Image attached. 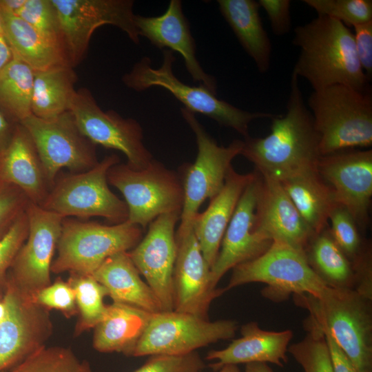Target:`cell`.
<instances>
[{
	"mask_svg": "<svg viewBox=\"0 0 372 372\" xmlns=\"http://www.w3.org/2000/svg\"><path fill=\"white\" fill-rule=\"evenodd\" d=\"M12 57V53L6 38L0 37V72Z\"/></svg>",
	"mask_w": 372,
	"mask_h": 372,
	"instance_id": "681fc988",
	"label": "cell"
},
{
	"mask_svg": "<svg viewBox=\"0 0 372 372\" xmlns=\"http://www.w3.org/2000/svg\"><path fill=\"white\" fill-rule=\"evenodd\" d=\"M180 113L194 134L197 155L192 164H185L183 174L180 176L184 202L176 236H183L192 231L193 221L200 205L223 188L232 167V161L241 154L244 145L243 141L237 139L227 146L218 145L194 113L185 107L180 108Z\"/></svg>",
	"mask_w": 372,
	"mask_h": 372,
	"instance_id": "ba28073f",
	"label": "cell"
},
{
	"mask_svg": "<svg viewBox=\"0 0 372 372\" xmlns=\"http://www.w3.org/2000/svg\"><path fill=\"white\" fill-rule=\"evenodd\" d=\"M3 299L6 314L0 323V372L13 368L45 345L52 333L50 310L22 293L9 278Z\"/></svg>",
	"mask_w": 372,
	"mask_h": 372,
	"instance_id": "9a60e30c",
	"label": "cell"
},
{
	"mask_svg": "<svg viewBox=\"0 0 372 372\" xmlns=\"http://www.w3.org/2000/svg\"><path fill=\"white\" fill-rule=\"evenodd\" d=\"M245 372H273L267 363L252 362L245 364Z\"/></svg>",
	"mask_w": 372,
	"mask_h": 372,
	"instance_id": "f907efd6",
	"label": "cell"
},
{
	"mask_svg": "<svg viewBox=\"0 0 372 372\" xmlns=\"http://www.w3.org/2000/svg\"><path fill=\"white\" fill-rule=\"evenodd\" d=\"M241 337L234 340L226 348L209 351L205 357L216 360L210 364L218 371L226 364L252 362L271 363L282 367L288 362L287 353L289 342L293 337L291 330L266 331L256 322L242 325Z\"/></svg>",
	"mask_w": 372,
	"mask_h": 372,
	"instance_id": "cb8c5ba5",
	"label": "cell"
},
{
	"mask_svg": "<svg viewBox=\"0 0 372 372\" xmlns=\"http://www.w3.org/2000/svg\"><path fill=\"white\" fill-rule=\"evenodd\" d=\"M12 123L0 110V155L8 147L12 137L16 123Z\"/></svg>",
	"mask_w": 372,
	"mask_h": 372,
	"instance_id": "7dc6e473",
	"label": "cell"
},
{
	"mask_svg": "<svg viewBox=\"0 0 372 372\" xmlns=\"http://www.w3.org/2000/svg\"><path fill=\"white\" fill-rule=\"evenodd\" d=\"M271 119L270 133L264 138H245L240 155L251 162L260 174L279 181L317 168L321 156L319 136L293 74L286 113Z\"/></svg>",
	"mask_w": 372,
	"mask_h": 372,
	"instance_id": "6da1fadb",
	"label": "cell"
},
{
	"mask_svg": "<svg viewBox=\"0 0 372 372\" xmlns=\"http://www.w3.org/2000/svg\"><path fill=\"white\" fill-rule=\"evenodd\" d=\"M107 179L125 198L127 221L143 229L160 215L182 211L184 190L180 174L158 161L154 159L140 170L118 163L109 169Z\"/></svg>",
	"mask_w": 372,
	"mask_h": 372,
	"instance_id": "9c48e42d",
	"label": "cell"
},
{
	"mask_svg": "<svg viewBox=\"0 0 372 372\" xmlns=\"http://www.w3.org/2000/svg\"><path fill=\"white\" fill-rule=\"evenodd\" d=\"M28 235V220L25 210L15 220L0 240V280L4 278L17 253Z\"/></svg>",
	"mask_w": 372,
	"mask_h": 372,
	"instance_id": "b9f144b4",
	"label": "cell"
},
{
	"mask_svg": "<svg viewBox=\"0 0 372 372\" xmlns=\"http://www.w3.org/2000/svg\"><path fill=\"white\" fill-rule=\"evenodd\" d=\"M293 297L331 335L358 372H372V298L353 289L329 286L319 296L300 293Z\"/></svg>",
	"mask_w": 372,
	"mask_h": 372,
	"instance_id": "3957f363",
	"label": "cell"
},
{
	"mask_svg": "<svg viewBox=\"0 0 372 372\" xmlns=\"http://www.w3.org/2000/svg\"><path fill=\"white\" fill-rule=\"evenodd\" d=\"M317 171L336 203L350 212L358 227L365 228L372 198V150L351 149L321 156Z\"/></svg>",
	"mask_w": 372,
	"mask_h": 372,
	"instance_id": "e0dca14e",
	"label": "cell"
},
{
	"mask_svg": "<svg viewBox=\"0 0 372 372\" xmlns=\"http://www.w3.org/2000/svg\"><path fill=\"white\" fill-rule=\"evenodd\" d=\"M218 372H240L238 365L236 364H226L222 366Z\"/></svg>",
	"mask_w": 372,
	"mask_h": 372,
	"instance_id": "816d5d0a",
	"label": "cell"
},
{
	"mask_svg": "<svg viewBox=\"0 0 372 372\" xmlns=\"http://www.w3.org/2000/svg\"><path fill=\"white\" fill-rule=\"evenodd\" d=\"M4 36L3 17L0 9V37Z\"/></svg>",
	"mask_w": 372,
	"mask_h": 372,
	"instance_id": "db71d44e",
	"label": "cell"
},
{
	"mask_svg": "<svg viewBox=\"0 0 372 372\" xmlns=\"http://www.w3.org/2000/svg\"><path fill=\"white\" fill-rule=\"evenodd\" d=\"M34 71L12 55L0 72V110L14 123L32 115Z\"/></svg>",
	"mask_w": 372,
	"mask_h": 372,
	"instance_id": "d6a6232c",
	"label": "cell"
},
{
	"mask_svg": "<svg viewBox=\"0 0 372 372\" xmlns=\"http://www.w3.org/2000/svg\"><path fill=\"white\" fill-rule=\"evenodd\" d=\"M176 258L173 273L174 310L207 319L211 302L224 289L211 284V268L205 261L193 230L176 236Z\"/></svg>",
	"mask_w": 372,
	"mask_h": 372,
	"instance_id": "ffe728a7",
	"label": "cell"
},
{
	"mask_svg": "<svg viewBox=\"0 0 372 372\" xmlns=\"http://www.w3.org/2000/svg\"><path fill=\"white\" fill-rule=\"evenodd\" d=\"M69 110L79 130L90 141L95 145L120 151L131 168L143 169L154 159L143 143L141 124L113 110H103L87 88L76 90Z\"/></svg>",
	"mask_w": 372,
	"mask_h": 372,
	"instance_id": "5bb4252c",
	"label": "cell"
},
{
	"mask_svg": "<svg viewBox=\"0 0 372 372\" xmlns=\"http://www.w3.org/2000/svg\"><path fill=\"white\" fill-rule=\"evenodd\" d=\"M219 10L239 43L253 59L260 73L267 72L271 64V43L254 0H218Z\"/></svg>",
	"mask_w": 372,
	"mask_h": 372,
	"instance_id": "83f0119b",
	"label": "cell"
},
{
	"mask_svg": "<svg viewBox=\"0 0 372 372\" xmlns=\"http://www.w3.org/2000/svg\"><path fill=\"white\" fill-rule=\"evenodd\" d=\"M304 251L311 267L328 286L355 289L357 276L353 262L335 242L329 227L316 234Z\"/></svg>",
	"mask_w": 372,
	"mask_h": 372,
	"instance_id": "1f68e13d",
	"label": "cell"
},
{
	"mask_svg": "<svg viewBox=\"0 0 372 372\" xmlns=\"http://www.w3.org/2000/svg\"><path fill=\"white\" fill-rule=\"evenodd\" d=\"M356 53L362 69L370 81L372 76V21L353 26Z\"/></svg>",
	"mask_w": 372,
	"mask_h": 372,
	"instance_id": "f6af8a7d",
	"label": "cell"
},
{
	"mask_svg": "<svg viewBox=\"0 0 372 372\" xmlns=\"http://www.w3.org/2000/svg\"><path fill=\"white\" fill-rule=\"evenodd\" d=\"M120 161L112 154L87 171L56 178L41 207L63 218L101 216L112 225L127 221V205L110 190L107 179L109 169Z\"/></svg>",
	"mask_w": 372,
	"mask_h": 372,
	"instance_id": "30bf717a",
	"label": "cell"
},
{
	"mask_svg": "<svg viewBox=\"0 0 372 372\" xmlns=\"http://www.w3.org/2000/svg\"><path fill=\"white\" fill-rule=\"evenodd\" d=\"M15 15L56 45L66 56L59 17L52 0H26Z\"/></svg>",
	"mask_w": 372,
	"mask_h": 372,
	"instance_id": "8d00e7d4",
	"label": "cell"
},
{
	"mask_svg": "<svg viewBox=\"0 0 372 372\" xmlns=\"http://www.w3.org/2000/svg\"><path fill=\"white\" fill-rule=\"evenodd\" d=\"M258 229L266 238L305 249L314 232L304 220L280 182L261 175Z\"/></svg>",
	"mask_w": 372,
	"mask_h": 372,
	"instance_id": "7402d4cb",
	"label": "cell"
},
{
	"mask_svg": "<svg viewBox=\"0 0 372 372\" xmlns=\"http://www.w3.org/2000/svg\"><path fill=\"white\" fill-rule=\"evenodd\" d=\"M322 331L329 347L333 372H358L351 360L331 335L327 331L323 330Z\"/></svg>",
	"mask_w": 372,
	"mask_h": 372,
	"instance_id": "bcb514c9",
	"label": "cell"
},
{
	"mask_svg": "<svg viewBox=\"0 0 372 372\" xmlns=\"http://www.w3.org/2000/svg\"><path fill=\"white\" fill-rule=\"evenodd\" d=\"M292 41L300 52L292 74L306 79L313 91L335 84L360 90L369 87L353 32L340 21L318 15L294 29Z\"/></svg>",
	"mask_w": 372,
	"mask_h": 372,
	"instance_id": "7a4b0ae2",
	"label": "cell"
},
{
	"mask_svg": "<svg viewBox=\"0 0 372 372\" xmlns=\"http://www.w3.org/2000/svg\"><path fill=\"white\" fill-rule=\"evenodd\" d=\"M319 136L321 156L372 145V97L360 90L335 84L315 90L308 99Z\"/></svg>",
	"mask_w": 372,
	"mask_h": 372,
	"instance_id": "277c9868",
	"label": "cell"
},
{
	"mask_svg": "<svg viewBox=\"0 0 372 372\" xmlns=\"http://www.w3.org/2000/svg\"><path fill=\"white\" fill-rule=\"evenodd\" d=\"M9 372H92L88 362L80 360L69 348L40 347Z\"/></svg>",
	"mask_w": 372,
	"mask_h": 372,
	"instance_id": "d590c367",
	"label": "cell"
},
{
	"mask_svg": "<svg viewBox=\"0 0 372 372\" xmlns=\"http://www.w3.org/2000/svg\"><path fill=\"white\" fill-rule=\"evenodd\" d=\"M0 182L17 187L29 201L40 206L52 189L36 146L21 123L16 124L8 147L0 155Z\"/></svg>",
	"mask_w": 372,
	"mask_h": 372,
	"instance_id": "603a6c76",
	"label": "cell"
},
{
	"mask_svg": "<svg viewBox=\"0 0 372 372\" xmlns=\"http://www.w3.org/2000/svg\"><path fill=\"white\" fill-rule=\"evenodd\" d=\"M304 338L289 346V353L304 372H333L324 333L309 316L304 320Z\"/></svg>",
	"mask_w": 372,
	"mask_h": 372,
	"instance_id": "e575fe53",
	"label": "cell"
},
{
	"mask_svg": "<svg viewBox=\"0 0 372 372\" xmlns=\"http://www.w3.org/2000/svg\"><path fill=\"white\" fill-rule=\"evenodd\" d=\"M329 220V232L335 242L351 262L357 260L365 249L352 215L344 207L337 204L331 211Z\"/></svg>",
	"mask_w": 372,
	"mask_h": 372,
	"instance_id": "f35d334b",
	"label": "cell"
},
{
	"mask_svg": "<svg viewBox=\"0 0 372 372\" xmlns=\"http://www.w3.org/2000/svg\"><path fill=\"white\" fill-rule=\"evenodd\" d=\"M260 185L261 176L256 171L238 200L211 268L210 280L214 288L229 270L260 256L273 242L258 229L257 205Z\"/></svg>",
	"mask_w": 372,
	"mask_h": 372,
	"instance_id": "d6986e66",
	"label": "cell"
},
{
	"mask_svg": "<svg viewBox=\"0 0 372 372\" xmlns=\"http://www.w3.org/2000/svg\"><path fill=\"white\" fill-rule=\"evenodd\" d=\"M2 12V11H1ZM4 37L12 55L34 71L69 65L63 51L15 14L3 12Z\"/></svg>",
	"mask_w": 372,
	"mask_h": 372,
	"instance_id": "f546056e",
	"label": "cell"
},
{
	"mask_svg": "<svg viewBox=\"0 0 372 372\" xmlns=\"http://www.w3.org/2000/svg\"><path fill=\"white\" fill-rule=\"evenodd\" d=\"M318 15L340 21L347 27L372 21L371 0H304Z\"/></svg>",
	"mask_w": 372,
	"mask_h": 372,
	"instance_id": "74e56055",
	"label": "cell"
},
{
	"mask_svg": "<svg viewBox=\"0 0 372 372\" xmlns=\"http://www.w3.org/2000/svg\"><path fill=\"white\" fill-rule=\"evenodd\" d=\"M59 17L69 65L75 68L84 59L94 32L111 25L138 44L132 0H52Z\"/></svg>",
	"mask_w": 372,
	"mask_h": 372,
	"instance_id": "7c38bea8",
	"label": "cell"
},
{
	"mask_svg": "<svg viewBox=\"0 0 372 372\" xmlns=\"http://www.w3.org/2000/svg\"><path fill=\"white\" fill-rule=\"evenodd\" d=\"M205 367L199 354L182 355H154L133 372H201Z\"/></svg>",
	"mask_w": 372,
	"mask_h": 372,
	"instance_id": "60d3db41",
	"label": "cell"
},
{
	"mask_svg": "<svg viewBox=\"0 0 372 372\" xmlns=\"http://www.w3.org/2000/svg\"><path fill=\"white\" fill-rule=\"evenodd\" d=\"M25 212L28 235L10 267L9 278L31 297L52 283L51 266L63 218L30 201Z\"/></svg>",
	"mask_w": 372,
	"mask_h": 372,
	"instance_id": "2e32d148",
	"label": "cell"
},
{
	"mask_svg": "<svg viewBox=\"0 0 372 372\" xmlns=\"http://www.w3.org/2000/svg\"><path fill=\"white\" fill-rule=\"evenodd\" d=\"M181 212L160 215L129 255L156 296L162 311L174 310L173 273L176 258L175 227Z\"/></svg>",
	"mask_w": 372,
	"mask_h": 372,
	"instance_id": "ac0fdd59",
	"label": "cell"
},
{
	"mask_svg": "<svg viewBox=\"0 0 372 372\" xmlns=\"http://www.w3.org/2000/svg\"><path fill=\"white\" fill-rule=\"evenodd\" d=\"M255 172L239 174L233 167L229 171L224 185L211 199L208 207L195 216L192 230L203 256L210 268L214 265L227 227L238 200Z\"/></svg>",
	"mask_w": 372,
	"mask_h": 372,
	"instance_id": "d4e9b609",
	"label": "cell"
},
{
	"mask_svg": "<svg viewBox=\"0 0 372 372\" xmlns=\"http://www.w3.org/2000/svg\"><path fill=\"white\" fill-rule=\"evenodd\" d=\"M142 229L127 220L107 225L65 218L51 272L92 275L111 256L132 249L143 238Z\"/></svg>",
	"mask_w": 372,
	"mask_h": 372,
	"instance_id": "8992f818",
	"label": "cell"
},
{
	"mask_svg": "<svg viewBox=\"0 0 372 372\" xmlns=\"http://www.w3.org/2000/svg\"><path fill=\"white\" fill-rule=\"evenodd\" d=\"M5 281H6V280H5L4 278L0 280V287L1 286V285H3V284L5 282ZM0 291H1V290H0ZM0 295H1V294H0ZM1 299H2V298H0V300H1Z\"/></svg>",
	"mask_w": 372,
	"mask_h": 372,
	"instance_id": "11a10c76",
	"label": "cell"
},
{
	"mask_svg": "<svg viewBox=\"0 0 372 372\" xmlns=\"http://www.w3.org/2000/svg\"><path fill=\"white\" fill-rule=\"evenodd\" d=\"M280 182L315 234L328 227L329 214L337 203L331 189L320 176L317 168Z\"/></svg>",
	"mask_w": 372,
	"mask_h": 372,
	"instance_id": "f1b7e54d",
	"label": "cell"
},
{
	"mask_svg": "<svg viewBox=\"0 0 372 372\" xmlns=\"http://www.w3.org/2000/svg\"><path fill=\"white\" fill-rule=\"evenodd\" d=\"M77 79L74 68L68 65L34 71L32 114L47 119L68 111Z\"/></svg>",
	"mask_w": 372,
	"mask_h": 372,
	"instance_id": "4dcf8cb0",
	"label": "cell"
},
{
	"mask_svg": "<svg viewBox=\"0 0 372 372\" xmlns=\"http://www.w3.org/2000/svg\"><path fill=\"white\" fill-rule=\"evenodd\" d=\"M25 2L26 0H0V9L3 12L16 14Z\"/></svg>",
	"mask_w": 372,
	"mask_h": 372,
	"instance_id": "c3c4849f",
	"label": "cell"
},
{
	"mask_svg": "<svg viewBox=\"0 0 372 372\" xmlns=\"http://www.w3.org/2000/svg\"><path fill=\"white\" fill-rule=\"evenodd\" d=\"M37 304L50 310L60 311L67 318L78 313L74 292L68 282L61 278L31 296Z\"/></svg>",
	"mask_w": 372,
	"mask_h": 372,
	"instance_id": "ab89813d",
	"label": "cell"
},
{
	"mask_svg": "<svg viewBox=\"0 0 372 372\" xmlns=\"http://www.w3.org/2000/svg\"><path fill=\"white\" fill-rule=\"evenodd\" d=\"M251 282L266 284L262 295L277 302L291 294L319 296L329 287L311 267L304 249L276 241L260 256L235 266L223 289Z\"/></svg>",
	"mask_w": 372,
	"mask_h": 372,
	"instance_id": "52a82bcc",
	"label": "cell"
},
{
	"mask_svg": "<svg viewBox=\"0 0 372 372\" xmlns=\"http://www.w3.org/2000/svg\"><path fill=\"white\" fill-rule=\"evenodd\" d=\"M113 302L132 305L151 313L162 311L159 302L132 262L128 251L107 258L92 274Z\"/></svg>",
	"mask_w": 372,
	"mask_h": 372,
	"instance_id": "484cf974",
	"label": "cell"
},
{
	"mask_svg": "<svg viewBox=\"0 0 372 372\" xmlns=\"http://www.w3.org/2000/svg\"><path fill=\"white\" fill-rule=\"evenodd\" d=\"M135 24L139 37L146 38L159 49L179 53L193 81L216 94L215 78L203 70L196 56L195 41L183 12L181 1L171 0L166 11L158 17L136 14Z\"/></svg>",
	"mask_w": 372,
	"mask_h": 372,
	"instance_id": "44dd1931",
	"label": "cell"
},
{
	"mask_svg": "<svg viewBox=\"0 0 372 372\" xmlns=\"http://www.w3.org/2000/svg\"><path fill=\"white\" fill-rule=\"evenodd\" d=\"M268 17L273 33L278 37L288 33L291 26L289 0H259Z\"/></svg>",
	"mask_w": 372,
	"mask_h": 372,
	"instance_id": "ee69618b",
	"label": "cell"
},
{
	"mask_svg": "<svg viewBox=\"0 0 372 372\" xmlns=\"http://www.w3.org/2000/svg\"><path fill=\"white\" fill-rule=\"evenodd\" d=\"M21 124L36 146L52 187L62 168L79 173L99 163L96 145L81 132L70 110L47 119L32 114Z\"/></svg>",
	"mask_w": 372,
	"mask_h": 372,
	"instance_id": "4fadbf2b",
	"label": "cell"
},
{
	"mask_svg": "<svg viewBox=\"0 0 372 372\" xmlns=\"http://www.w3.org/2000/svg\"><path fill=\"white\" fill-rule=\"evenodd\" d=\"M29 200L17 187L0 182V240L17 217L25 210Z\"/></svg>",
	"mask_w": 372,
	"mask_h": 372,
	"instance_id": "7bdbcfd3",
	"label": "cell"
},
{
	"mask_svg": "<svg viewBox=\"0 0 372 372\" xmlns=\"http://www.w3.org/2000/svg\"><path fill=\"white\" fill-rule=\"evenodd\" d=\"M176 58L173 52L163 50V62L158 68H152L149 57H143L132 70L123 74L124 85L136 92L145 91L152 87H161L169 91L181 102L185 109L193 113L203 114L220 125L230 127L249 138V125L258 118H272L275 114L268 112H251L238 108L216 96L203 85L194 86L184 83L172 71Z\"/></svg>",
	"mask_w": 372,
	"mask_h": 372,
	"instance_id": "5b68a950",
	"label": "cell"
},
{
	"mask_svg": "<svg viewBox=\"0 0 372 372\" xmlns=\"http://www.w3.org/2000/svg\"><path fill=\"white\" fill-rule=\"evenodd\" d=\"M6 314V305L2 298L0 300V323L3 320Z\"/></svg>",
	"mask_w": 372,
	"mask_h": 372,
	"instance_id": "f5cc1de1",
	"label": "cell"
},
{
	"mask_svg": "<svg viewBox=\"0 0 372 372\" xmlns=\"http://www.w3.org/2000/svg\"><path fill=\"white\" fill-rule=\"evenodd\" d=\"M3 372H9V371H3Z\"/></svg>",
	"mask_w": 372,
	"mask_h": 372,
	"instance_id": "9f6ffc18",
	"label": "cell"
},
{
	"mask_svg": "<svg viewBox=\"0 0 372 372\" xmlns=\"http://www.w3.org/2000/svg\"><path fill=\"white\" fill-rule=\"evenodd\" d=\"M238 327L232 320L209 321L175 310L157 312L152 314L132 356L188 354L232 338Z\"/></svg>",
	"mask_w": 372,
	"mask_h": 372,
	"instance_id": "8fae6325",
	"label": "cell"
},
{
	"mask_svg": "<svg viewBox=\"0 0 372 372\" xmlns=\"http://www.w3.org/2000/svg\"><path fill=\"white\" fill-rule=\"evenodd\" d=\"M67 282L74 292L79 314L75 331L79 335L94 328L103 318L107 309L104 298L108 292L92 275L70 273Z\"/></svg>",
	"mask_w": 372,
	"mask_h": 372,
	"instance_id": "836d02e7",
	"label": "cell"
},
{
	"mask_svg": "<svg viewBox=\"0 0 372 372\" xmlns=\"http://www.w3.org/2000/svg\"><path fill=\"white\" fill-rule=\"evenodd\" d=\"M152 313L124 303L113 302L94 328L93 347L101 353L132 356Z\"/></svg>",
	"mask_w": 372,
	"mask_h": 372,
	"instance_id": "4316f807",
	"label": "cell"
}]
</instances>
